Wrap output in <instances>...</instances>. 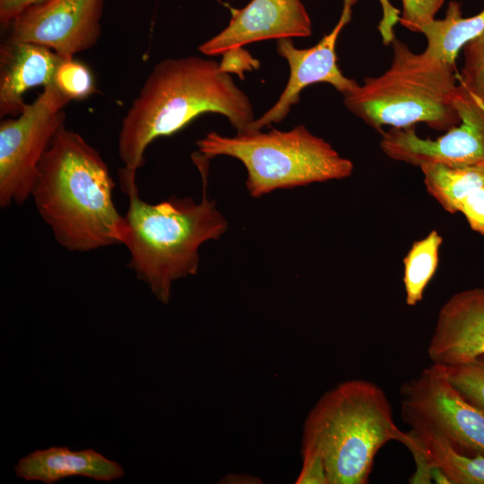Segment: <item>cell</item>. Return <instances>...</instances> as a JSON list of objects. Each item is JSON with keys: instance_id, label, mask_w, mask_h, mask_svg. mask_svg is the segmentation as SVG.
I'll return each instance as SVG.
<instances>
[{"instance_id": "1", "label": "cell", "mask_w": 484, "mask_h": 484, "mask_svg": "<svg viewBox=\"0 0 484 484\" xmlns=\"http://www.w3.org/2000/svg\"><path fill=\"white\" fill-rule=\"evenodd\" d=\"M209 112L226 117L237 132L246 131L255 119L248 96L218 62L196 56L158 62L122 120L120 169L136 176L153 140L171 135Z\"/></svg>"}, {"instance_id": "2", "label": "cell", "mask_w": 484, "mask_h": 484, "mask_svg": "<svg viewBox=\"0 0 484 484\" xmlns=\"http://www.w3.org/2000/svg\"><path fill=\"white\" fill-rule=\"evenodd\" d=\"M114 187L99 152L64 125L39 163L31 196L60 246L88 252L123 244L125 220L114 203Z\"/></svg>"}, {"instance_id": "3", "label": "cell", "mask_w": 484, "mask_h": 484, "mask_svg": "<svg viewBox=\"0 0 484 484\" xmlns=\"http://www.w3.org/2000/svg\"><path fill=\"white\" fill-rule=\"evenodd\" d=\"M200 170V203L174 195L154 204L140 197L135 176L118 172L121 189L129 199L123 241L130 253L128 267L164 304L170 301L175 281L196 274L200 246L228 229L227 220L207 196L205 169Z\"/></svg>"}, {"instance_id": "4", "label": "cell", "mask_w": 484, "mask_h": 484, "mask_svg": "<svg viewBox=\"0 0 484 484\" xmlns=\"http://www.w3.org/2000/svg\"><path fill=\"white\" fill-rule=\"evenodd\" d=\"M302 463L316 462L328 484H366L376 454L390 441L403 442L385 392L354 379L325 393L306 419Z\"/></svg>"}, {"instance_id": "5", "label": "cell", "mask_w": 484, "mask_h": 484, "mask_svg": "<svg viewBox=\"0 0 484 484\" xmlns=\"http://www.w3.org/2000/svg\"><path fill=\"white\" fill-rule=\"evenodd\" d=\"M388 69L343 95L345 107L380 134L384 126L407 128L425 123L445 132L461 122L455 106L459 82L455 65L426 51L413 52L392 36Z\"/></svg>"}, {"instance_id": "6", "label": "cell", "mask_w": 484, "mask_h": 484, "mask_svg": "<svg viewBox=\"0 0 484 484\" xmlns=\"http://www.w3.org/2000/svg\"><path fill=\"white\" fill-rule=\"evenodd\" d=\"M199 158L216 156L240 160L247 173L246 186L254 198L278 189L293 188L351 176L354 165L305 125L289 131L247 129L233 137L210 132L196 142Z\"/></svg>"}, {"instance_id": "7", "label": "cell", "mask_w": 484, "mask_h": 484, "mask_svg": "<svg viewBox=\"0 0 484 484\" xmlns=\"http://www.w3.org/2000/svg\"><path fill=\"white\" fill-rule=\"evenodd\" d=\"M71 101L54 84L30 104L18 117L4 119L0 125V206L23 204L39 175V163L54 136L64 125L65 107Z\"/></svg>"}, {"instance_id": "8", "label": "cell", "mask_w": 484, "mask_h": 484, "mask_svg": "<svg viewBox=\"0 0 484 484\" xmlns=\"http://www.w3.org/2000/svg\"><path fill=\"white\" fill-rule=\"evenodd\" d=\"M402 416L410 427L428 429L456 451L484 454V413L451 385L443 369L432 364L401 388Z\"/></svg>"}, {"instance_id": "9", "label": "cell", "mask_w": 484, "mask_h": 484, "mask_svg": "<svg viewBox=\"0 0 484 484\" xmlns=\"http://www.w3.org/2000/svg\"><path fill=\"white\" fill-rule=\"evenodd\" d=\"M455 106L461 122L436 139H424L414 126L389 128L381 134L380 147L395 160L414 166L437 163L467 166L484 163V102L459 83Z\"/></svg>"}, {"instance_id": "10", "label": "cell", "mask_w": 484, "mask_h": 484, "mask_svg": "<svg viewBox=\"0 0 484 484\" xmlns=\"http://www.w3.org/2000/svg\"><path fill=\"white\" fill-rule=\"evenodd\" d=\"M103 0H43L9 24V42L45 46L64 59L94 47L101 34Z\"/></svg>"}, {"instance_id": "11", "label": "cell", "mask_w": 484, "mask_h": 484, "mask_svg": "<svg viewBox=\"0 0 484 484\" xmlns=\"http://www.w3.org/2000/svg\"><path fill=\"white\" fill-rule=\"evenodd\" d=\"M355 2L343 0V10L338 23L312 48H297L291 38L276 39L277 52L286 59L290 67L288 83L275 104L255 119L247 129L261 130L272 123L282 121L291 107L298 103L301 91L311 84L328 83L343 95L359 86V83L344 76L340 70L335 50L338 37L350 20L351 7Z\"/></svg>"}, {"instance_id": "12", "label": "cell", "mask_w": 484, "mask_h": 484, "mask_svg": "<svg viewBox=\"0 0 484 484\" xmlns=\"http://www.w3.org/2000/svg\"><path fill=\"white\" fill-rule=\"evenodd\" d=\"M311 34L312 22L301 0H251L241 9H231L228 26L198 50L216 56L253 42Z\"/></svg>"}, {"instance_id": "13", "label": "cell", "mask_w": 484, "mask_h": 484, "mask_svg": "<svg viewBox=\"0 0 484 484\" xmlns=\"http://www.w3.org/2000/svg\"><path fill=\"white\" fill-rule=\"evenodd\" d=\"M428 354L438 366L462 364L484 355V288L457 292L442 306Z\"/></svg>"}, {"instance_id": "14", "label": "cell", "mask_w": 484, "mask_h": 484, "mask_svg": "<svg viewBox=\"0 0 484 484\" xmlns=\"http://www.w3.org/2000/svg\"><path fill=\"white\" fill-rule=\"evenodd\" d=\"M52 49L30 42H9L0 48V117L19 115L23 94L37 86L53 84L62 61Z\"/></svg>"}, {"instance_id": "15", "label": "cell", "mask_w": 484, "mask_h": 484, "mask_svg": "<svg viewBox=\"0 0 484 484\" xmlns=\"http://www.w3.org/2000/svg\"><path fill=\"white\" fill-rule=\"evenodd\" d=\"M14 471L21 479L46 484H54L73 476L113 481L125 475L118 462L94 449L73 451L65 446H52L30 453L18 462Z\"/></svg>"}, {"instance_id": "16", "label": "cell", "mask_w": 484, "mask_h": 484, "mask_svg": "<svg viewBox=\"0 0 484 484\" xmlns=\"http://www.w3.org/2000/svg\"><path fill=\"white\" fill-rule=\"evenodd\" d=\"M414 456L413 483L430 482L431 468L439 469L452 484H484V454L469 456L444 438L420 427H411L402 442Z\"/></svg>"}, {"instance_id": "17", "label": "cell", "mask_w": 484, "mask_h": 484, "mask_svg": "<svg viewBox=\"0 0 484 484\" xmlns=\"http://www.w3.org/2000/svg\"><path fill=\"white\" fill-rule=\"evenodd\" d=\"M419 168L428 193L449 213L463 215L484 199V163H425Z\"/></svg>"}, {"instance_id": "18", "label": "cell", "mask_w": 484, "mask_h": 484, "mask_svg": "<svg viewBox=\"0 0 484 484\" xmlns=\"http://www.w3.org/2000/svg\"><path fill=\"white\" fill-rule=\"evenodd\" d=\"M483 30L484 10L473 16L463 17L461 4L452 1L445 18H435L427 22L419 33L427 39L424 51L437 59L455 65L459 52Z\"/></svg>"}, {"instance_id": "19", "label": "cell", "mask_w": 484, "mask_h": 484, "mask_svg": "<svg viewBox=\"0 0 484 484\" xmlns=\"http://www.w3.org/2000/svg\"><path fill=\"white\" fill-rule=\"evenodd\" d=\"M442 243V236L433 229L415 241L404 256L403 284L408 306L414 307L422 300L425 289L436 272Z\"/></svg>"}, {"instance_id": "20", "label": "cell", "mask_w": 484, "mask_h": 484, "mask_svg": "<svg viewBox=\"0 0 484 484\" xmlns=\"http://www.w3.org/2000/svg\"><path fill=\"white\" fill-rule=\"evenodd\" d=\"M439 367L456 391L484 413V355L470 362Z\"/></svg>"}, {"instance_id": "21", "label": "cell", "mask_w": 484, "mask_h": 484, "mask_svg": "<svg viewBox=\"0 0 484 484\" xmlns=\"http://www.w3.org/2000/svg\"><path fill=\"white\" fill-rule=\"evenodd\" d=\"M53 84L71 100L83 99L95 91L91 70L73 57L62 59L56 67Z\"/></svg>"}, {"instance_id": "22", "label": "cell", "mask_w": 484, "mask_h": 484, "mask_svg": "<svg viewBox=\"0 0 484 484\" xmlns=\"http://www.w3.org/2000/svg\"><path fill=\"white\" fill-rule=\"evenodd\" d=\"M459 83L484 102V30L463 48Z\"/></svg>"}, {"instance_id": "23", "label": "cell", "mask_w": 484, "mask_h": 484, "mask_svg": "<svg viewBox=\"0 0 484 484\" xmlns=\"http://www.w3.org/2000/svg\"><path fill=\"white\" fill-rule=\"evenodd\" d=\"M445 0H402V13L400 22L413 32L435 19Z\"/></svg>"}, {"instance_id": "24", "label": "cell", "mask_w": 484, "mask_h": 484, "mask_svg": "<svg viewBox=\"0 0 484 484\" xmlns=\"http://www.w3.org/2000/svg\"><path fill=\"white\" fill-rule=\"evenodd\" d=\"M221 55L222 59L219 63L220 69L225 73H234L240 79H244V72L252 71L260 66V62L242 47L229 48Z\"/></svg>"}, {"instance_id": "25", "label": "cell", "mask_w": 484, "mask_h": 484, "mask_svg": "<svg viewBox=\"0 0 484 484\" xmlns=\"http://www.w3.org/2000/svg\"><path fill=\"white\" fill-rule=\"evenodd\" d=\"M43 0H0V22L6 29L25 8Z\"/></svg>"}]
</instances>
